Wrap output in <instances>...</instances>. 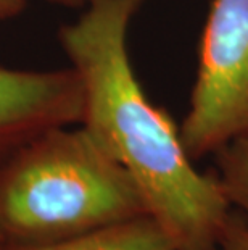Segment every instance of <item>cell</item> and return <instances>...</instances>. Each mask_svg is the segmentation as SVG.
I'll use <instances>...</instances> for the list:
<instances>
[{"label":"cell","instance_id":"obj_1","mask_svg":"<svg viewBox=\"0 0 248 250\" xmlns=\"http://www.w3.org/2000/svg\"><path fill=\"white\" fill-rule=\"evenodd\" d=\"M144 2L92 0L60 29L84 89L81 125L128 171L177 250H216L232 204L216 174L193 167L181 129L149 99L129 58V26Z\"/></svg>","mask_w":248,"mask_h":250},{"label":"cell","instance_id":"obj_2","mask_svg":"<svg viewBox=\"0 0 248 250\" xmlns=\"http://www.w3.org/2000/svg\"><path fill=\"white\" fill-rule=\"evenodd\" d=\"M147 215L128 171L82 125L39 134L0 181V221L50 242Z\"/></svg>","mask_w":248,"mask_h":250},{"label":"cell","instance_id":"obj_3","mask_svg":"<svg viewBox=\"0 0 248 250\" xmlns=\"http://www.w3.org/2000/svg\"><path fill=\"white\" fill-rule=\"evenodd\" d=\"M181 137L192 160L248 134V0H213Z\"/></svg>","mask_w":248,"mask_h":250},{"label":"cell","instance_id":"obj_4","mask_svg":"<svg viewBox=\"0 0 248 250\" xmlns=\"http://www.w3.org/2000/svg\"><path fill=\"white\" fill-rule=\"evenodd\" d=\"M84 89L73 68L24 71L0 66V139L81 125Z\"/></svg>","mask_w":248,"mask_h":250},{"label":"cell","instance_id":"obj_5","mask_svg":"<svg viewBox=\"0 0 248 250\" xmlns=\"http://www.w3.org/2000/svg\"><path fill=\"white\" fill-rule=\"evenodd\" d=\"M33 250H177L161 226L140 215L76 236L54 241Z\"/></svg>","mask_w":248,"mask_h":250},{"label":"cell","instance_id":"obj_6","mask_svg":"<svg viewBox=\"0 0 248 250\" xmlns=\"http://www.w3.org/2000/svg\"><path fill=\"white\" fill-rule=\"evenodd\" d=\"M218 176L232 207L248 216V134L214 153Z\"/></svg>","mask_w":248,"mask_h":250},{"label":"cell","instance_id":"obj_7","mask_svg":"<svg viewBox=\"0 0 248 250\" xmlns=\"http://www.w3.org/2000/svg\"><path fill=\"white\" fill-rule=\"evenodd\" d=\"M216 250H248V223L244 216L230 213Z\"/></svg>","mask_w":248,"mask_h":250},{"label":"cell","instance_id":"obj_8","mask_svg":"<svg viewBox=\"0 0 248 250\" xmlns=\"http://www.w3.org/2000/svg\"><path fill=\"white\" fill-rule=\"evenodd\" d=\"M28 0H0V23L8 21L23 12Z\"/></svg>","mask_w":248,"mask_h":250},{"label":"cell","instance_id":"obj_9","mask_svg":"<svg viewBox=\"0 0 248 250\" xmlns=\"http://www.w3.org/2000/svg\"><path fill=\"white\" fill-rule=\"evenodd\" d=\"M45 2L54 3V5H60V7L82 10L84 7H87V5L92 2V0H45Z\"/></svg>","mask_w":248,"mask_h":250}]
</instances>
